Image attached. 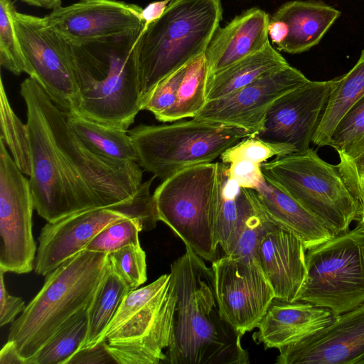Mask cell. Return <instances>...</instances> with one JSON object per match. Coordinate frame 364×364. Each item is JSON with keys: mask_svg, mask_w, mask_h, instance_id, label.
Segmentation results:
<instances>
[{"mask_svg": "<svg viewBox=\"0 0 364 364\" xmlns=\"http://www.w3.org/2000/svg\"><path fill=\"white\" fill-rule=\"evenodd\" d=\"M31 152L29 184L34 209L53 222L87 209L132 200L142 185L137 162L119 164L87 148L65 112L28 77L21 84Z\"/></svg>", "mask_w": 364, "mask_h": 364, "instance_id": "6da1fadb", "label": "cell"}, {"mask_svg": "<svg viewBox=\"0 0 364 364\" xmlns=\"http://www.w3.org/2000/svg\"><path fill=\"white\" fill-rule=\"evenodd\" d=\"M186 250L171 265L176 301L165 363H249L242 335L222 316L212 267Z\"/></svg>", "mask_w": 364, "mask_h": 364, "instance_id": "7a4b0ae2", "label": "cell"}, {"mask_svg": "<svg viewBox=\"0 0 364 364\" xmlns=\"http://www.w3.org/2000/svg\"><path fill=\"white\" fill-rule=\"evenodd\" d=\"M144 26L82 43L65 39L79 90L77 112L103 125L128 130L141 110L136 44Z\"/></svg>", "mask_w": 364, "mask_h": 364, "instance_id": "3957f363", "label": "cell"}, {"mask_svg": "<svg viewBox=\"0 0 364 364\" xmlns=\"http://www.w3.org/2000/svg\"><path fill=\"white\" fill-rule=\"evenodd\" d=\"M108 254L83 250L46 276L42 288L9 328L26 364L71 318L88 309L107 272Z\"/></svg>", "mask_w": 364, "mask_h": 364, "instance_id": "277c9868", "label": "cell"}, {"mask_svg": "<svg viewBox=\"0 0 364 364\" xmlns=\"http://www.w3.org/2000/svg\"><path fill=\"white\" fill-rule=\"evenodd\" d=\"M220 0H173L145 24L136 44L143 99L163 80L205 50L222 20Z\"/></svg>", "mask_w": 364, "mask_h": 364, "instance_id": "5b68a950", "label": "cell"}, {"mask_svg": "<svg viewBox=\"0 0 364 364\" xmlns=\"http://www.w3.org/2000/svg\"><path fill=\"white\" fill-rule=\"evenodd\" d=\"M225 164L209 162L181 169L153 194L158 221L167 225L202 259L214 262L220 245L218 218Z\"/></svg>", "mask_w": 364, "mask_h": 364, "instance_id": "8992f818", "label": "cell"}, {"mask_svg": "<svg viewBox=\"0 0 364 364\" xmlns=\"http://www.w3.org/2000/svg\"><path fill=\"white\" fill-rule=\"evenodd\" d=\"M264 176L318 219L333 236L358 220L360 203L337 165L322 160L311 149L276 156L261 164Z\"/></svg>", "mask_w": 364, "mask_h": 364, "instance_id": "52a82bcc", "label": "cell"}, {"mask_svg": "<svg viewBox=\"0 0 364 364\" xmlns=\"http://www.w3.org/2000/svg\"><path fill=\"white\" fill-rule=\"evenodd\" d=\"M161 125L140 124L129 132L137 163L162 181L184 168L209 163L242 139L243 129L196 119Z\"/></svg>", "mask_w": 364, "mask_h": 364, "instance_id": "ba28073f", "label": "cell"}, {"mask_svg": "<svg viewBox=\"0 0 364 364\" xmlns=\"http://www.w3.org/2000/svg\"><path fill=\"white\" fill-rule=\"evenodd\" d=\"M305 262L306 277L295 301L334 316L364 304V234L358 226L309 248Z\"/></svg>", "mask_w": 364, "mask_h": 364, "instance_id": "9c48e42d", "label": "cell"}, {"mask_svg": "<svg viewBox=\"0 0 364 364\" xmlns=\"http://www.w3.org/2000/svg\"><path fill=\"white\" fill-rule=\"evenodd\" d=\"M155 177L145 181L130 200L114 205L79 211L48 222L38 237L34 261L37 274L46 276L67 259L85 249L106 226L128 218L140 220L144 230L154 228L158 221L150 188Z\"/></svg>", "mask_w": 364, "mask_h": 364, "instance_id": "30bf717a", "label": "cell"}, {"mask_svg": "<svg viewBox=\"0 0 364 364\" xmlns=\"http://www.w3.org/2000/svg\"><path fill=\"white\" fill-rule=\"evenodd\" d=\"M26 72L65 112H76L79 90L66 40L44 18L11 11Z\"/></svg>", "mask_w": 364, "mask_h": 364, "instance_id": "8fae6325", "label": "cell"}, {"mask_svg": "<svg viewBox=\"0 0 364 364\" xmlns=\"http://www.w3.org/2000/svg\"><path fill=\"white\" fill-rule=\"evenodd\" d=\"M33 200L29 180L0 138V270L26 274L34 267Z\"/></svg>", "mask_w": 364, "mask_h": 364, "instance_id": "7c38bea8", "label": "cell"}, {"mask_svg": "<svg viewBox=\"0 0 364 364\" xmlns=\"http://www.w3.org/2000/svg\"><path fill=\"white\" fill-rule=\"evenodd\" d=\"M176 301L171 276L159 294L105 333L102 341L117 364L165 363L164 350L169 345Z\"/></svg>", "mask_w": 364, "mask_h": 364, "instance_id": "4fadbf2b", "label": "cell"}, {"mask_svg": "<svg viewBox=\"0 0 364 364\" xmlns=\"http://www.w3.org/2000/svg\"><path fill=\"white\" fill-rule=\"evenodd\" d=\"M211 267L223 318L242 336L257 328L275 296L255 257L224 255Z\"/></svg>", "mask_w": 364, "mask_h": 364, "instance_id": "5bb4252c", "label": "cell"}, {"mask_svg": "<svg viewBox=\"0 0 364 364\" xmlns=\"http://www.w3.org/2000/svg\"><path fill=\"white\" fill-rule=\"evenodd\" d=\"M309 80L301 71L288 65L229 95L208 101L193 118L241 128L251 136H257L273 103Z\"/></svg>", "mask_w": 364, "mask_h": 364, "instance_id": "9a60e30c", "label": "cell"}, {"mask_svg": "<svg viewBox=\"0 0 364 364\" xmlns=\"http://www.w3.org/2000/svg\"><path fill=\"white\" fill-rule=\"evenodd\" d=\"M337 78L311 81L278 98L269 109L259 138L293 146L296 151L309 149L329 95Z\"/></svg>", "mask_w": 364, "mask_h": 364, "instance_id": "2e32d148", "label": "cell"}, {"mask_svg": "<svg viewBox=\"0 0 364 364\" xmlns=\"http://www.w3.org/2000/svg\"><path fill=\"white\" fill-rule=\"evenodd\" d=\"M142 9L114 0H80L44 17L65 39L82 43L125 34L145 26Z\"/></svg>", "mask_w": 364, "mask_h": 364, "instance_id": "e0dca14e", "label": "cell"}, {"mask_svg": "<svg viewBox=\"0 0 364 364\" xmlns=\"http://www.w3.org/2000/svg\"><path fill=\"white\" fill-rule=\"evenodd\" d=\"M278 350V364H364V304Z\"/></svg>", "mask_w": 364, "mask_h": 364, "instance_id": "ac0fdd59", "label": "cell"}, {"mask_svg": "<svg viewBox=\"0 0 364 364\" xmlns=\"http://www.w3.org/2000/svg\"><path fill=\"white\" fill-rule=\"evenodd\" d=\"M304 244L294 234L272 224L255 252L275 298L295 301L306 274Z\"/></svg>", "mask_w": 364, "mask_h": 364, "instance_id": "d6986e66", "label": "cell"}, {"mask_svg": "<svg viewBox=\"0 0 364 364\" xmlns=\"http://www.w3.org/2000/svg\"><path fill=\"white\" fill-rule=\"evenodd\" d=\"M334 317L329 310L308 302L274 298L252 338L266 349H279L316 333L331 323Z\"/></svg>", "mask_w": 364, "mask_h": 364, "instance_id": "ffe728a7", "label": "cell"}, {"mask_svg": "<svg viewBox=\"0 0 364 364\" xmlns=\"http://www.w3.org/2000/svg\"><path fill=\"white\" fill-rule=\"evenodd\" d=\"M270 17L259 8H252L218 28L205 52L209 77L243 58L264 49L270 43Z\"/></svg>", "mask_w": 364, "mask_h": 364, "instance_id": "44dd1931", "label": "cell"}, {"mask_svg": "<svg viewBox=\"0 0 364 364\" xmlns=\"http://www.w3.org/2000/svg\"><path fill=\"white\" fill-rule=\"evenodd\" d=\"M254 191L267 220L296 235L306 250L333 237L318 219L265 177Z\"/></svg>", "mask_w": 364, "mask_h": 364, "instance_id": "7402d4cb", "label": "cell"}, {"mask_svg": "<svg viewBox=\"0 0 364 364\" xmlns=\"http://www.w3.org/2000/svg\"><path fill=\"white\" fill-rule=\"evenodd\" d=\"M341 12L334 7L318 1H291L282 4L271 20L287 23L286 39L277 49L291 54L305 52L318 44Z\"/></svg>", "mask_w": 364, "mask_h": 364, "instance_id": "603a6c76", "label": "cell"}, {"mask_svg": "<svg viewBox=\"0 0 364 364\" xmlns=\"http://www.w3.org/2000/svg\"><path fill=\"white\" fill-rule=\"evenodd\" d=\"M289 65L270 43L262 50L249 55L209 77L207 100L229 95L262 75Z\"/></svg>", "mask_w": 364, "mask_h": 364, "instance_id": "cb8c5ba5", "label": "cell"}, {"mask_svg": "<svg viewBox=\"0 0 364 364\" xmlns=\"http://www.w3.org/2000/svg\"><path fill=\"white\" fill-rule=\"evenodd\" d=\"M65 114L81 141L94 154L119 164L137 162L136 149L127 131L95 122L77 112Z\"/></svg>", "mask_w": 364, "mask_h": 364, "instance_id": "d4e9b609", "label": "cell"}, {"mask_svg": "<svg viewBox=\"0 0 364 364\" xmlns=\"http://www.w3.org/2000/svg\"><path fill=\"white\" fill-rule=\"evenodd\" d=\"M364 96V50L355 65L338 77L326 104L312 139L318 146H328L338 122L348 109Z\"/></svg>", "mask_w": 364, "mask_h": 364, "instance_id": "484cf974", "label": "cell"}, {"mask_svg": "<svg viewBox=\"0 0 364 364\" xmlns=\"http://www.w3.org/2000/svg\"><path fill=\"white\" fill-rule=\"evenodd\" d=\"M130 291L109 261L107 272L87 309V331L80 349L93 347L102 341L108 325Z\"/></svg>", "mask_w": 364, "mask_h": 364, "instance_id": "4316f807", "label": "cell"}, {"mask_svg": "<svg viewBox=\"0 0 364 364\" xmlns=\"http://www.w3.org/2000/svg\"><path fill=\"white\" fill-rule=\"evenodd\" d=\"M225 164L218 218L219 245L225 254L232 248L242 221L254 208L252 189L241 188L227 173Z\"/></svg>", "mask_w": 364, "mask_h": 364, "instance_id": "83f0119b", "label": "cell"}, {"mask_svg": "<svg viewBox=\"0 0 364 364\" xmlns=\"http://www.w3.org/2000/svg\"><path fill=\"white\" fill-rule=\"evenodd\" d=\"M209 69L205 54L191 62L178 88L176 102L165 116L163 122H173L186 117H195L207 103Z\"/></svg>", "mask_w": 364, "mask_h": 364, "instance_id": "f1b7e54d", "label": "cell"}, {"mask_svg": "<svg viewBox=\"0 0 364 364\" xmlns=\"http://www.w3.org/2000/svg\"><path fill=\"white\" fill-rule=\"evenodd\" d=\"M1 139L11 154L19 171L26 176L31 173V152L27 124L14 113L7 97L3 80L0 82Z\"/></svg>", "mask_w": 364, "mask_h": 364, "instance_id": "f546056e", "label": "cell"}, {"mask_svg": "<svg viewBox=\"0 0 364 364\" xmlns=\"http://www.w3.org/2000/svg\"><path fill=\"white\" fill-rule=\"evenodd\" d=\"M87 309L71 318L28 364H66L82 346L87 331Z\"/></svg>", "mask_w": 364, "mask_h": 364, "instance_id": "4dcf8cb0", "label": "cell"}, {"mask_svg": "<svg viewBox=\"0 0 364 364\" xmlns=\"http://www.w3.org/2000/svg\"><path fill=\"white\" fill-rule=\"evenodd\" d=\"M328 146L340 159H350L364 149V96L343 115L334 129Z\"/></svg>", "mask_w": 364, "mask_h": 364, "instance_id": "1f68e13d", "label": "cell"}, {"mask_svg": "<svg viewBox=\"0 0 364 364\" xmlns=\"http://www.w3.org/2000/svg\"><path fill=\"white\" fill-rule=\"evenodd\" d=\"M144 230L142 222L128 218L113 223L102 230L85 250L110 254L129 245H139V233Z\"/></svg>", "mask_w": 364, "mask_h": 364, "instance_id": "d6a6232c", "label": "cell"}, {"mask_svg": "<svg viewBox=\"0 0 364 364\" xmlns=\"http://www.w3.org/2000/svg\"><path fill=\"white\" fill-rule=\"evenodd\" d=\"M293 152L296 149L288 144L269 141L257 136L246 137L224 151L220 159L223 164H230L237 160H247L262 164L273 156Z\"/></svg>", "mask_w": 364, "mask_h": 364, "instance_id": "836d02e7", "label": "cell"}, {"mask_svg": "<svg viewBox=\"0 0 364 364\" xmlns=\"http://www.w3.org/2000/svg\"><path fill=\"white\" fill-rule=\"evenodd\" d=\"M11 0H0V64L16 75L26 72L14 31Z\"/></svg>", "mask_w": 364, "mask_h": 364, "instance_id": "e575fe53", "label": "cell"}, {"mask_svg": "<svg viewBox=\"0 0 364 364\" xmlns=\"http://www.w3.org/2000/svg\"><path fill=\"white\" fill-rule=\"evenodd\" d=\"M110 264L131 290L147 279L146 253L141 245H129L108 254Z\"/></svg>", "mask_w": 364, "mask_h": 364, "instance_id": "d590c367", "label": "cell"}, {"mask_svg": "<svg viewBox=\"0 0 364 364\" xmlns=\"http://www.w3.org/2000/svg\"><path fill=\"white\" fill-rule=\"evenodd\" d=\"M254 208L240 227L235 241L230 252L232 257H254L257 245L272 223L267 220L259 208L252 189Z\"/></svg>", "mask_w": 364, "mask_h": 364, "instance_id": "8d00e7d4", "label": "cell"}, {"mask_svg": "<svg viewBox=\"0 0 364 364\" xmlns=\"http://www.w3.org/2000/svg\"><path fill=\"white\" fill-rule=\"evenodd\" d=\"M186 65L160 82L143 99L141 110L151 112L157 120L163 122L165 116L176 102L178 88L185 74Z\"/></svg>", "mask_w": 364, "mask_h": 364, "instance_id": "74e56055", "label": "cell"}, {"mask_svg": "<svg viewBox=\"0 0 364 364\" xmlns=\"http://www.w3.org/2000/svg\"><path fill=\"white\" fill-rule=\"evenodd\" d=\"M343 178L357 199L364 198V149L350 159H340L337 165Z\"/></svg>", "mask_w": 364, "mask_h": 364, "instance_id": "f35d334b", "label": "cell"}, {"mask_svg": "<svg viewBox=\"0 0 364 364\" xmlns=\"http://www.w3.org/2000/svg\"><path fill=\"white\" fill-rule=\"evenodd\" d=\"M228 176L244 188L255 190L264 178L261 164L237 160L228 165Z\"/></svg>", "mask_w": 364, "mask_h": 364, "instance_id": "ab89813d", "label": "cell"}, {"mask_svg": "<svg viewBox=\"0 0 364 364\" xmlns=\"http://www.w3.org/2000/svg\"><path fill=\"white\" fill-rule=\"evenodd\" d=\"M4 272L0 270V326L13 323L16 316L26 308L21 297L11 296L7 291L4 282Z\"/></svg>", "mask_w": 364, "mask_h": 364, "instance_id": "60d3db41", "label": "cell"}, {"mask_svg": "<svg viewBox=\"0 0 364 364\" xmlns=\"http://www.w3.org/2000/svg\"><path fill=\"white\" fill-rule=\"evenodd\" d=\"M105 363H117V362L108 351L103 341L93 347L79 350L66 363V364Z\"/></svg>", "mask_w": 364, "mask_h": 364, "instance_id": "b9f144b4", "label": "cell"}, {"mask_svg": "<svg viewBox=\"0 0 364 364\" xmlns=\"http://www.w3.org/2000/svg\"><path fill=\"white\" fill-rule=\"evenodd\" d=\"M172 1L162 0L149 4L141 12V16L145 24H149L160 18Z\"/></svg>", "mask_w": 364, "mask_h": 364, "instance_id": "7bdbcfd3", "label": "cell"}, {"mask_svg": "<svg viewBox=\"0 0 364 364\" xmlns=\"http://www.w3.org/2000/svg\"><path fill=\"white\" fill-rule=\"evenodd\" d=\"M288 32V26L284 21L269 20L268 25V35L270 36L272 42L275 46L280 44L286 39Z\"/></svg>", "mask_w": 364, "mask_h": 364, "instance_id": "ee69618b", "label": "cell"}, {"mask_svg": "<svg viewBox=\"0 0 364 364\" xmlns=\"http://www.w3.org/2000/svg\"><path fill=\"white\" fill-rule=\"evenodd\" d=\"M1 364H26L12 341H7L0 352Z\"/></svg>", "mask_w": 364, "mask_h": 364, "instance_id": "f6af8a7d", "label": "cell"}, {"mask_svg": "<svg viewBox=\"0 0 364 364\" xmlns=\"http://www.w3.org/2000/svg\"><path fill=\"white\" fill-rule=\"evenodd\" d=\"M26 4L38 7H42L48 9H55L61 6L62 0H21Z\"/></svg>", "mask_w": 364, "mask_h": 364, "instance_id": "bcb514c9", "label": "cell"}, {"mask_svg": "<svg viewBox=\"0 0 364 364\" xmlns=\"http://www.w3.org/2000/svg\"><path fill=\"white\" fill-rule=\"evenodd\" d=\"M358 221V227L364 234V198L360 201Z\"/></svg>", "mask_w": 364, "mask_h": 364, "instance_id": "7dc6e473", "label": "cell"}, {"mask_svg": "<svg viewBox=\"0 0 364 364\" xmlns=\"http://www.w3.org/2000/svg\"></svg>", "mask_w": 364, "mask_h": 364, "instance_id": "c3c4849f", "label": "cell"}]
</instances>
